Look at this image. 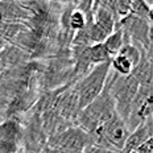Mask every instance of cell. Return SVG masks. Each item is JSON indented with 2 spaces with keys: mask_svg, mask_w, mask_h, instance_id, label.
Here are the masks:
<instances>
[{
  "mask_svg": "<svg viewBox=\"0 0 153 153\" xmlns=\"http://www.w3.org/2000/svg\"><path fill=\"white\" fill-rule=\"evenodd\" d=\"M111 65L110 62L102 63V65L94 66L85 76L75 82L74 88L78 97V108L79 111L83 110L102 92L110 75Z\"/></svg>",
  "mask_w": 153,
  "mask_h": 153,
  "instance_id": "1",
  "label": "cell"
},
{
  "mask_svg": "<svg viewBox=\"0 0 153 153\" xmlns=\"http://www.w3.org/2000/svg\"><path fill=\"white\" fill-rule=\"evenodd\" d=\"M110 92L114 99L115 111H116L117 116H120L127 123L131 111V104L135 99L140 85L132 75L119 76L112 73L110 74Z\"/></svg>",
  "mask_w": 153,
  "mask_h": 153,
  "instance_id": "2",
  "label": "cell"
},
{
  "mask_svg": "<svg viewBox=\"0 0 153 153\" xmlns=\"http://www.w3.org/2000/svg\"><path fill=\"white\" fill-rule=\"evenodd\" d=\"M123 32L124 41H129L140 50L152 56V24L146 20L128 15L115 24Z\"/></svg>",
  "mask_w": 153,
  "mask_h": 153,
  "instance_id": "3",
  "label": "cell"
},
{
  "mask_svg": "<svg viewBox=\"0 0 153 153\" xmlns=\"http://www.w3.org/2000/svg\"><path fill=\"white\" fill-rule=\"evenodd\" d=\"M90 146V139L86 132L75 126H70L68 128L59 131L49 136L46 140V148L62 149L83 153L86 148Z\"/></svg>",
  "mask_w": 153,
  "mask_h": 153,
  "instance_id": "4",
  "label": "cell"
},
{
  "mask_svg": "<svg viewBox=\"0 0 153 153\" xmlns=\"http://www.w3.org/2000/svg\"><path fill=\"white\" fill-rule=\"evenodd\" d=\"M152 85L139 86L136 97L131 104L129 116L127 120V126L129 131H133L137 126L152 117Z\"/></svg>",
  "mask_w": 153,
  "mask_h": 153,
  "instance_id": "5",
  "label": "cell"
},
{
  "mask_svg": "<svg viewBox=\"0 0 153 153\" xmlns=\"http://www.w3.org/2000/svg\"><path fill=\"white\" fill-rule=\"evenodd\" d=\"M100 132L103 136L106 149L122 153L131 131L127 123L120 116H117V114H115L110 120L100 126Z\"/></svg>",
  "mask_w": 153,
  "mask_h": 153,
  "instance_id": "6",
  "label": "cell"
},
{
  "mask_svg": "<svg viewBox=\"0 0 153 153\" xmlns=\"http://www.w3.org/2000/svg\"><path fill=\"white\" fill-rule=\"evenodd\" d=\"M40 98L37 88H30V90L23 92V94L16 95L12 98L7 104V108L4 110L5 119H12V117H20L21 115L27 114L34 107L37 99Z\"/></svg>",
  "mask_w": 153,
  "mask_h": 153,
  "instance_id": "7",
  "label": "cell"
},
{
  "mask_svg": "<svg viewBox=\"0 0 153 153\" xmlns=\"http://www.w3.org/2000/svg\"><path fill=\"white\" fill-rule=\"evenodd\" d=\"M24 137V124L20 117L5 119L0 123V140L9 141L13 144H23Z\"/></svg>",
  "mask_w": 153,
  "mask_h": 153,
  "instance_id": "8",
  "label": "cell"
},
{
  "mask_svg": "<svg viewBox=\"0 0 153 153\" xmlns=\"http://www.w3.org/2000/svg\"><path fill=\"white\" fill-rule=\"evenodd\" d=\"M153 137L152 132V117H149L148 120H145L144 123H141L137 126L133 131H131L128 139H127L126 144L122 153H129L133 152L136 148H139L143 143H145L148 139Z\"/></svg>",
  "mask_w": 153,
  "mask_h": 153,
  "instance_id": "9",
  "label": "cell"
},
{
  "mask_svg": "<svg viewBox=\"0 0 153 153\" xmlns=\"http://www.w3.org/2000/svg\"><path fill=\"white\" fill-rule=\"evenodd\" d=\"M29 56L17 46L8 44L0 50V66L4 69H12L28 62Z\"/></svg>",
  "mask_w": 153,
  "mask_h": 153,
  "instance_id": "10",
  "label": "cell"
},
{
  "mask_svg": "<svg viewBox=\"0 0 153 153\" xmlns=\"http://www.w3.org/2000/svg\"><path fill=\"white\" fill-rule=\"evenodd\" d=\"M131 75L139 82L140 86L152 85V56L143 52L141 58L137 65L132 69Z\"/></svg>",
  "mask_w": 153,
  "mask_h": 153,
  "instance_id": "11",
  "label": "cell"
},
{
  "mask_svg": "<svg viewBox=\"0 0 153 153\" xmlns=\"http://www.w3.org/2000/svg\"><path fill=\"white\" fill-rule=\"evenodd\" d=\"M86 53H87V59L92 68L98 66V65H102V63L111 62V58H112V57L110 56V53L107 52V49L104 48L103 42L92 44V45H90L86 49Z\"/></svg>",
  "mask_w": 153,
  "mask_h": 153,
  "instance_id": "12",
  "label": "cell"
},
{
  "mask_svg": "<svg viewBox=\"0 0 153 153\" xmlns=\"http://www.w3.org/2000/svg\"><path fill=\"white\" fill-rule=\"evenodd\" d=\"M123 44H124V36H123V32L119 28H115L112 33L108 34L103 41V45L107 49V52L110 53L111 57H114L115 54L119 53Z\"/></svg>",
  "mask_w": 153,
  "mask_h": 153,
  "instance_id": "13",
  "label": "cell"
},
{
  "mask_svg": "<svg viewBox=\"0 0 153 153\" xmlns=\"http://www.w3.org/2000/svg\"><path fill=\"white\" fill-rule=\"evenodd\" d=\"M152 11H153V5L151 3L145 1V0H133L131 1V11L129 15H133L136 17H140L143 20H146L148 23L152 24Z\"/></svg>",
  "mask_w": 153,
  "mask_h": 153,
  "instance_id": "14",
  "label": "cell"
},
{
  "mask_svg": "<svg viewBox=\"0 0 153 153\" xmlns=\"http://www.w3.org/2000/svg\"><path fill=\"white\" fill-rule=\"evenodd\" d=\"M111 68H112L114 73L119 76H127V75H131L132 73V63H131L126 57H123L122 54H115V56L111 58V62H110Z\"/></svg>",
  "mask_w": 153,
  "mask_h": 153,
  "instance_id": "15",
  "label": "cell"
},
{
  "mask_svg": "<svg viewBox=\"0 0 153 153\" xmlns=\"http://www.w3.org/2000/svg\"><path fill=\"white\" fill-rule=\"evenodd\" d=\"M86 25H87V19H86L85 13L82 11H79L76 7H74L70 12L68 20V27L70 32H73V33L81 32L86 28Z\"/></svg>",
  "mask_w": 153,
  "mask_h": 153,
  "instance_id": "16",
  "label": "cell"
},
{
  "mask_svg": "<svg viewBox=\"0 0 153 153\" xmlns=\"http://www.w3.org/2000/svg\"><path fill=\"white\" fill-rule=\"evenodd\" d=\"M141 53H143V50H140L139 48L136 45H133L132 42H129V41H124L122 49L119 50L117 54H122L123 57H126V58L132 63L133 68H135V66L139 63L140 58H141Z\"/></svg>",
  "mask_w": 153,
  "mask_h": 153,
  "instance_id": "17",
  "label": "cell"
},
{
  "mask_svg": "<svg viewBox=\"0 0 153 153\" xmlns=\"http://www.w3.org/2000/svg\"><path fill=\"white\" fill-rule=\"evenodd\" d=\"M135 153H153V137L148 139L145 143H143L139 148H136Z\"/></svg>",
  "mask_w": 153,
  "mask_h": 153,
  "instance_id": "18",
  "label": "cell"
},
{
  "mask_svg": "<svg viewBox=\"0 0 153 153\" xmlns=\"http://www.w3.org/2000/svg\"><path fill=\"white\" fill-rule=\"evenodd\" d=\"M42 153H79V152H71V151H62V149H52V148H46L44 149Z\"/></svg>",
  "mask_w": 153,
  "mask_h": 153,
  "instance_id": "19",
  "label": "cell"
},
{
  "mask_svg": "<svg viewBox=\"0 0 153 153\" xmlns=\"http://www.w3.org/2000/svg\"><path fill=\"white\" fill-rule=\"evenodd\" d=\"M7 102H5L4 99H3L1 97H0V110H5V108H7Z\"/></svg>",
  "mask_w": 153,
  "mask_h": 153,
  "instance_id": "20",
  "label": "cell"
},
{
  "mask_svg": "<svg viewBox=\"0 0 153 153\" xmlns=\"http://www.w3.org/2000/svg\"><path fill=\"white\" fill-rule=\"evenodd\" d=\"M129 153H135V152H129Z\"/></svg>",
  "mask_w": 153,
  "mask_h": 153,
  "instance_id": "21",
  "label": "cell"
}]
</instances>
